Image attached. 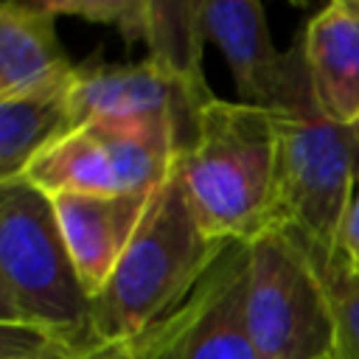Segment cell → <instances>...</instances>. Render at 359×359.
Here are the masks:
<instances>
[{"label":"cell","instance_id":"6da1fadb","mask_svg":"<svg viewBox=\"0 0 359 359\" xmlns=\"http://www.w3.org/2000/svg\"><path fill=\"white\" fill-rule=\"evenodd\" d=\"M266 112L278 143L275 227H292L317 258H331L359 182V143L351 126L317 109L300 36L289 48L280 95Z\"/></svg>","mask_w":359,"mask_h":359},{"label":"cell","instance_id":"7a4b0ae2","mask_svg":"<svg viewBox=\"0 0 359 359\" xmlns=\"http://www.w3.org/2000/svg\"><path fill=\"white\" fill-rule=\"evenodd\" d=\"M278 143L266 109L213 98L196 135L177 154V177L191 210L213 241L250 244L275 227Z\"/></svg>","mask_w":359,"mask_h":359},{"label":"cell","instance_id":"3957f363","mask_svg":"<svg viewBox=\"0 0 359 359\" xmlns=\"http://www.w3.org/2000/svg\"><path fill=\"white\" fill-rule=\"evenodd\" d=\"M224 244L205 236L174 171L151 194L135 238L101 294L93 297L95 337L101 342L140 337L196 286Z\"/></svg>","mask_w":359,"mask_h":359},{"label":"cell","instance_id":"277c9868","mask_svg":"<svg viewBox=\"0 0 359 359\" xmlns=\"http://www.w3.org/2000/svg\"><path fill=\"white\" fill-rule=\"evenodd\" d=\"M0 323L101 342L53 202L25 180L0 182Z\"/></svg>","mask_w":359,"mask_h":359},{"label":"cell","instance_id":"5b68a950","mask_svg":"<svg viewBox=\"0 0 359 359\" xmlns=\"http://www.w3.org/2000/svg\"><path fill=\"white\" fill-rule=\"evenodd\" d=\"M247 247L244 314L258 359H334V311L309 244L269 227Z\"/></svg>","mask_w":359,"mask_h":359},{"label":"cell","instance_id":"8992f818","mask_svg":"<svg viewBox=\"0 0 359 359\" xmlns=\"http://www.w3.org/2000/svg\"><path fill=\"white\" fill-rule=\"evenodd\" d=\"M177 165L171 118L90 121L39 151L20 180L59 194H154Z\"/></svg>","mask_w":359,"mask_h":359},{"label":"cell","instance_id":"52a82bcc","mask_svg":"<svg viewBox=\"0 0 359 359\" xmlns=\"http://www.w3.org/2000/svg\"><path fill=\"white\" fill-rule=\"evenodd\" d=\"M250 247L227 241L196 286L132 339L135 359H258L247 331Z\"/></svg>","mask_w":359,"mask_h":359},{"label":"cell","instance_id":"ba28073f","mask_svg":"<svg viewBox=\"0 0 359 359\" xmlns=\"http://www.w3.org/2000/svg\"><path fill=\"white\" fill-rule=\"evenodd\" d=\"M213 98L210 90L182 84L151 59L135 65H101L93 59L81 62L70 81V121L76 129L90 121L171 118L180 154L196 135L202 107Z\"/></svg>","mask_w":359,"mask_h":359},{"label":"cell","instance_id":"9c48e42d","mask_svg":"<svg viewBox=\"0 0 359 359\" xmlns=\"http://www.w3.org/2000/svg\"><path fill=\"white\" fill-rule=\"evenodd\" d=\"M50 202L79 280L93 300L135 238L151 194H59Z\"/></svg>","mask_w":359,"mask_h":359},{"label":"cell","instance_id":"30bf717a","mask_svg":"<svg viewBox=\"0 0 359 359\" xmlns=\"http://www.w3.org/2000/svg\"><path fill=\"white\" fill-rule=\"evenodd\" d=\"M202 28L236 81L244 104L269 109L289 73V50H278L258 0H202Z\"/></svg>","mask_w":359,"mask_h":359},{"label":"cell","instance_id":"8fae6325","mask_svg":"<svg viewBox=\"0 0 359 359\" xmlns=\"http://www.w3.org/2000/svg\"><path fill=\"white\" fill-rule=\"evenodd\" d=\"M59 14L48 0L0 6V98L65 87L76 67L56 36Z\"/></svg>","mask_w":359,"mask_h":359},{"label":"cell","instance_id":"7c38bea8","mask_svg":"<svg viewBox=\"0 0 359 359\" xmlns=\"http://www.w3.org/2000/svg\"><path fill=\"white\" fill-rule=\"evenodd\" d=\"M317 109L339 123H359V17L345 0L323 6L300 31Z\"/></svg>","mask_w":359,"mask_h":359},{"label":"cell","instance_id":"4fadbf2b","mask_svg":"<svg viewBox=\"0 0 359 359\" xmlns=\"http://www.w3.org/2000/svg\"><path fill=\"white\" fill-rule=\"evenodd\" d=\"M73 132L70 84L0 98V182L20 180L28 163Z\"/></svg>","mask_w":359,"mask_h":359},{"label":"cell","instance_id":"5bb4252c","mask_svg":"<svg viewBox=\"0 0 359 359\" xmlns=\"http://www.w3.org/2000/svg\"><path fill=\"white\" fill-rule=\"evenodd\" d=\"M205 28H202V0H149L146 17V59L157 62L174 79L194 90H210L205 79Z\"/></svg>","mask_w":359,"mask_h":359},{"label":"cell","instance_id":"9a60e30c","mask_svg":"<svg viewBox=\"0 0 359 359\" xmlns=\"http://www.w3.org/2000/svg\"><path fill=\"white\" fill-rule=\"evenodd\" d=\"M314 261L323 275L331 311H334V328H337L334 359H359V275L351 269V264L339 252L331 258L314 255Z\"/></svg>","mask_w":359,"mask_h":359},{"label":"cell","instance_id":"2e32d148","mask_svg":"<svg viewBox=\"0 0 359 359\" xmlns=\"http://www.w3.org/2000/svg\"><path fill=\"white\" fill-rule=\"evenodd\" d=\"M95 348H101V342L0 323V359H87Z\"/></svg>","mask_w":359,"mask_h":359},{"label":"cell","instance_id":"e0dca14e","mask_svg":"<svg viewBox=\"0 0 359 359\" xmlns=\"http://www.w3.org/2000/svg\"><path fill=\"white\" fill-rule=\"evenodd\" d=\"M50 8L62 14H73L90 22L112 25L123 42H143L146 36V17L149 0H48Z\"/></svg>","mask_w":359,"mask_h":359},{"label":"cell","instance_id":"ac0fdd59","mask_svg":"<svg viewBox=\"0 0 359 359\" xmlns=\"http://www.w3.org/2000/svg\"><path fill=\"white\" fill-rule=\"evenodd\" d=\"M337 252L351 264V269L359 275V182L353 191V199L348 205V213L342 219L339 227V241H337Z\"/></svg>","mask_w":359,"mask_h":359},{"label":"cell","instance_id":"d6986e66","mask_svg":"<svg viewBox=\"0 0 359 359\" xmlns=\"http://www.w3.org/2000/svg\"><path fill=\"white\" fill-rule=\"evenodd\" d=\"M87 359H135L132 356V342H104Z\"/></svg>","mask_w":359,"mask_h":359},{"label":"cell","instance_id":"ffe728a7","mask_svg":"<svg viewBox=\"0 0 359 359\" xmlns=\"http://www.w3.org/2000/svg\"><path fill=\"white\" fill-rule=\"evenodd\" d=\"M345 3H348V8H351L356 17H359V0H345Z\"/></svg>","mask_w":359,"mask_h":359},{"label":"cell","instance_id":"44dd1931","mask_svg":"<svg viewBox=\"0 0 359 359\" xmlns=\"http://www.w3.org/2000/svg\"><path fill=\"white\" fill-rule=\"evenodd\" d=\"M351 129H353V135H356V143H359V123H356V126H351Z\"/></svg>","mask_w":359,"mask_h":359}]
</instances>
